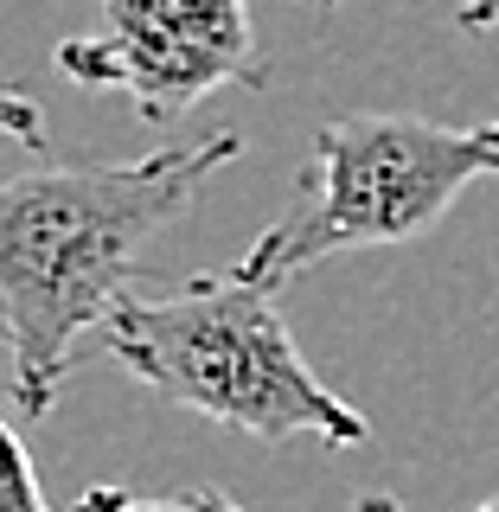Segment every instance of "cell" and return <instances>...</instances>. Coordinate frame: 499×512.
Returning <instances> with one entry per match:
<instances>
[{
    "mask_svg": "<svg viewBox=\"0 0 499 512\" xmlns=\"http://www.w3.org/2000/svg\"><path fill=\"white\" fill-rule=\"evenodd\" d=\"M0 512H58L52 500H45L39 468H32V455H26L20 429H13L7 416H0ZM71 512H84V500H77Z\"/></svg>",
    "mask_w": 499,
    "mask_h": 512,
    "instance_id": "obj_5",
    "label": "cell"
},
{
    "mask_svg": "<svg viewBox=\"0 0 499 512\" xmlns=\"http://www.w3.org/2000/svg\"><path fill=\"white\" fill-rule=\"evenodd\" d=\"M116 512H244V506L218 487H180V493H160V500H122Z\"/></svg>",
    "mask_w": 499,
    "mask_h": 512,
    "instance_id": "obj_7",
    "label": "cell"
},
{
    "mask_svg": "<svg viewBox=\"0 0 499 512\" xmlns=\"http://www.w3.org/2000/svg\"><path fill=\"white\" fill-rule=\"evenodd\" d=\"M244 154V135L141 160H39L0 180V327L13 352V410H52L71 352L116 314L141 250L192 212L199 186Z\"/></svg>",
    "mask_w": 499,
    "mask_h": 512,
    "instance_id": "obj_1",
    "label": "cell"
},
{
    "mask_svg": "<svg viewBox=\"0 0 499 512\" xmlns=\"http://www.w3.org/2000/svg\"><path fill=\"white\" fill-rule=\"evenodd\" d=\"M0 135L20 141V148H32V154H45V116H39V96L20 90V84H7V77H0Z\"/></svg>",
    "mask_w": 499,
    "mask_h": 512,
    "instance_id": "obj_6",
    "label": "cell"
},
{
    "mask_svg": "<svg viewBox=\"0 0 499 512\" xmlns=\"http://www.w3.org/2000/svg\"><path fill=\"white\" fill-rule=\"evenodd\" d=\"M122 500H128L122 487H90V493H84V512H116Z\"/></svg>",
    "mask_w": 499,
    "mask_h": 512,
    "instance_id": "obj_10",
    "label": "cell"
},
{
    "mask_svg": "<svg viewBox=\"0 0 499 512\" xmlns=\"http://www.w3.org/2000/svg\"><path fill=\"white\" fill-rule=\"evenodd\" d=\"M103 352L154 397L256 442H372V423L301 359L282 320V288L250 276L244 263L224 276H192L167 295H122L103 320Z\"/></svg>",
    "mask_w": 499,
    "mask_h": 512,
    "instance_id": "obj_2",
    "label": "cell"
},
{
    "mask_svg": "<svg viewBox=\"0 0 499 512\" xmlns=\"http://www.w3.org/2000/svg\"><path fill=\"white\" fill-rule=\"evenodd\" d=\"M0 340H7V327H0Z\"/></svg>",
    "mask_w": 499,
    "mask_h": 512,
    "instance_id": "obj_12",
    "label": "cell"
},
{
    "mask_svg": "<svg viewBox=\"0 0 499 512\" xmlns=\"http://www.w3.org/2000/svg\"><path fill=\"white\" fill-rule=\"evenodd\" d=\"M314 7H340V0H314Z\"/></svg>",
    "mask_w": 499,
    "mask_h": 512,
    "instance_id": "obj_11",
    "label": "cell"
},
{
    "mask_svg": "<svg viewBox=\"0 0 499 512\" xmlns=\"http://www.w3.org/2000/svg\"><path fill=\"white\" fill-rule=\"evenodd\" d=\"M487 173H499V122L455 128L404 109L333 116L314 135L295 205L244 250V269L288 288L327 256L416 244Z\"/></svg>",
    "mask_w": 499,
    "mask_h": 512,
    "instance_id": "obj_3",
    "label": "cell"
},
{
    "mask_svg": "<svg viewBox=\"0 0 499 512\" xmlns=\"http://www.w3.org/2000/svg\"><path fill=\"white\" fill-rule=\"evenodd\" d=\"M352 512H404V506H397L391 493H365V500L352 506ZM474 512H499V500H487V506H474Z\"/></svg>",
    "mask_w": 499,
    "mask_h": 512,
    "instance_id": "obj_9",
    "label": "cell"
},
{
    "mask_svg": "<svg viewBox=\"0 0 499 512\" xmlns=\"http://www.w3.org/2000/svg\"><path fill=\"white\" fill-rule=\"evenodd\" d=\"M455 26L461 32H499V0H461Z\"/></svg>",
    "mask_w": 499,
    "mask_h": 512,
    "instance_id": "obj_8",
    "label": "cell"
},
{
    "mask_svg": "<svg viewBox=\"0 0 499 512\" xmlns=\"http://www.w3.org/2000/svg\"><path fill=\"white\" fill-rule=\"evenodd\" d=\"M58 77L167 128L218 90H269V58L250 0H103V26L58 45Z\"/></svg>",
    "mask_w": 499,
    "mask_h": 512,
    "instance_id": "obj_4",
    "label": "cell"
}]
</instances>
